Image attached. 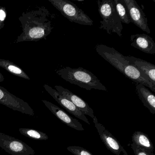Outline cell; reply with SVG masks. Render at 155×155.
<instances>
[{
	"label": "cell",
	"mask_w": 155,
	"mask_h": 155,
	"mask_svg": "<svg viewBox=\"0 0 155 155\" xmlns=\"http://www.w3.org/2000/svg\"><path fill=\"white\" fill-rule=\"evenodd\" d=\"M19 20L22 32L18 37L16 43L46 40L53 29L50 13L44 7L23 12Z\"/></svg>",
	"instance_id": "1"
},
{
	"label": "cell",
	"mask_w": 155,
	"mask_h": 155,
	"mask_svg": "<svg viewBox=\"0 0 155 155\" xmlns=\"http://www.w3.org/2000/svg\"><path fill=\"white\" fill-rule=\"evenodd\" d=\"M97 53L110 65L120 71L125 77L137 83L142 84L155 92V85L150 81L147 77L130 64L118 51L112 47L104 44H98L95 47Z\"/></svg>",
	"instance_id": "2"
},
{
	"label": "cell",
	"mask_w": 155,
	"mask_h": 155,
	"mask_svg": "<svg viewBox=\"0 0 155 155\" xmlns=\"http://www.w3.org/2000/svg\"><path fill=\"white\" fill-rule=\"evenodd\" d=\"M56 73L71 84L77 85L87 90H98L107 91L106 87L91 71L80 67L72 68L66 67L57 71Z\"/></svg>",
	"instance_id": "3"
},
{
	"label": "cell",
	"mask_w": 155,
	"mask_h": 155,
	"mask_svg": "<svg viewBox=\"0 0 155 155\" xmlns=\"http://www.w3.org/2000/svg\"><path fill=\"white\" fill-rule=\"evenodd\" d=\"M98 12L102 20L99 28L104 30L109 34L116 33L121 38L123 29L122 22L115 8L113 0H98Z\"/></svg>",
	"instance_id": "4"
},
{
	"label": "cell",
	"mask_w": 155,
	"mask_h": 155,
	"mask_svg": "<svg viewBox=\"0 0 155 155\" xmlns=\"http://www.w3.org/2000/svg\"><path fill=\"white\" fill-rule=\"evenodd\" d=\"M49 2L71 22L84 26H93V21L71 2L68 0H49Z\"/></svg>",
	"instance_id": "5"
},
{
	"label": "cell",
	"mask_w": 155,
	"mask_h": 155,
	"mask_svg": "<svg viewBox=\"0 0 155 155\" xmlns=\"http://www.w3.org/2000/svg\"><path fill=\"white\" fill-rule=\"evenodd\" d=\"M0 147L10 155H33L31 147L20 140L0 132Z\"/></svg>",
	"instance_id": "6"
},
{
	"label": "cell",
	"mask_w": 155,
	"mask_h": 155,
	"mask_svg": "<svg viewBox=\"0 0 155 155\" xmlns=\"http://www.w3.org/2000/svg\"><path fill=\"white\" fill-rule=\"evenodd\" d=\"M0 104L23 114L34 116V110L28 103L0 86Z\"/></svg>",
	"instance_id": "7"
},
{
	"label": "cell",
	"mask_w": 155,
	"mask_h": 155,
	"mask_svg": "<svg viewBox=\"0 0 155 155\" xmlns=\"http://www.w3.org/2000/svg\"><path fill=\"white\" fill-rule=\"evenodd\" d=\"M93 120L100 137L107 149L116 155H120L121 153L123 155H128L119 141L102 124L98 122L96 116Z\"/></svg>",
	"instance_id": "8"
},
{
	"label": "cell",
	"mask_w": 155,
	"mask_h": 155,
	"mask_svg": "<svg viewBox=\"0 0 155 155\" xmlns=\"http://www.w3.org/2000/svg\"><path fill=\"white\" fill-rule=\"evenodd\" d=\"M127 6L130 22L142 30L150 34L148 19L140 7L135 0H124Z\"/></svg>",
	"instance_id": "9"
},
{
	"label": "cell",
	"mask_w": 155,
	"mask_h": 155,
	"mask_svg": "<svg viewBox=\"0 0 155 155\" xmlns=\"http://www.w3.org/2000/svg\"><path fill=\"white\" fill-rule=\"evenodd\" d=\"M43 87L46 91L67 111L74 115L78 118L83 120L88 125H90V123L86 116L69 100L61 95L56 89H53L49 85L45 84Z\"/></svg>",
	"instance_id": "10"
},
{
	"label": "cell",
	"mask_w": 155,
	"mask_h": 155,
	"mask_svg": "<svg viewBox=\"0 0 155 155\" xmlns=\"http://www.w3.org/2000/svg\"><path fill=\"white\" fill-rule=\"evenodd\" d=\"M42 101L46 107L51 111V113L61 122L76 130L79 131H83L84 130L82 124L78 120L70 116L62 109L48 101L43 100Z\"/></svg>",
	"instance_id": "11"
},
{
	"label": "cell",
	"mask_w": 155,
	"mask_h": 155,
	"mask_svg": "<svg viewBox=\"0 0 155 155\" xmlns=\"http://www.w3.org/2000/svg\"><path fill=\"white\" fill-rule=\"evenodd\" d=\"M55 88L61 95L71 101L84 115H88L92 119L95 117L93 109L81 98L61 86H55Z\"/></svg>",
	"instance_id": "12"
},
{
	"label": "cell",
	"mask_w": 155,
	"mask_h": 155,
	"mask_svg": "<svg viewBox=\"0 0 155 155\" xmlns=\"http://www.w3.org/2000/svg\"><path fill=\"white\" fill-rule=\"evenodd\" d=\"M130 45L133 48L147 54H155V43L153 38L145 34H136L130 36Z\"/></svg>",
	"instance_id": "13"
},
{
	"label": "cell",
	"mask_w": 155,
	"mask_h": 155,
	"mask_svg": "<svg viewBox=\"0 0 155 155\" xmlns=\"http://www.w3.org/2000/svg\"><path fill=\"white\" fill-rule=\"evenodd\" d=\"M125 58L145 74L150 81L155 85V66L154 64L132 56H125Z\"/></svg>",
	"instance_id": "14"
},
{
	"label": "cell",
	"mask_w": 155,
	"mask_h": 155,
	"mask_svg": "<svg viewBox=\"0 0 155 155\" xmlns=\"http://www.w3.org/2000/svg\"><path fill=\"white\" fill-rule=\"evenodd\" d=\"M136 88L138 96L144 107L147 108L152 115H154L155 113V96L154 93L142 84L137 83Z\"/></svg>",
	"instance_id": "15"
},
{
	"label": "cell",
	"mask_w": 155,
	"mask_h": 155,
	"mask_svg": "<svg viewBox=\"0 0 155 155\" xmlns=\"http://www.w3.org/2000/svg\"><path fill=\"white\" fill-rule=\"evenodd\" d=\"M132 141L137 146L153 152L154 147L148 135L141 131H135L132 136Z\"/></svg>",
	"instance_id": "16"
},
{
	"label": "cell",
	"mask_w": 155,
	"mask_h": 155,
	"mask_svg": "<svg viewBox=\"0 0 155 155\" xmlns=\"http://www.w3.org/2000/svg\"><path fill=\"white\" fill-rule=\"evenodd\" d=\"M0 67L16 77L28 80L31 79L29 77L21 68L9 60L0 59Z\"/></svg>",
	"instance_id": "17"
},
{
	"label": "cell",
	"mask_w": 155,
	"mask_h": 155,
	"mask_svg": "<svg viewBox=\"0 0 155 155\" xmlns=\"http://www.w3.org/2000/svg\"><path fill=\"white\" fill-rule=\"evenodd\" d=\"M115 4V8L119 17L120 21L125 24H129L130 21L127 6L124 0H113Z\"/></svg>",
	"instance_id": "18"
},
{
	"label": "cell",
	"mask_w": 155,
	"mask_h": 155,
	"mask_svg": "<svg viewBox=\"0 0 155 155\" xmlns=\"http://www.w3.org/2000/svg\"><path fill=\"white\" fill-rule=\"evenodd\" d=\"M19 131L21 135L32 139L47 140L49 138L48 136L46 133L34 129L20 128Z\"/></svg>",
	"instance_id": "19"
},
{
	"label": "cell",
	"mask_w": 155,
	"mask_h": 155,
	"mask_svg": "<svg viewBox=\"0 0 155 155\" xmlns=\"http://www.w3.org/2000/svg\"><path fill=\"white\" fill-rule=\"evenodd\" d=\"M67 149L74 155H93L90 151L78 146H69Z\"/></svg>",
	"instance_id": "20"
},
{
	"label": "cell",
	"mask_w": 155,
	"mask_h": 155,
	"mask_svg": "<svg viewBox=\"0 0 155 155\" xmlns=\"http://www.w3.org/2000/svg\"><path fill=\"white\" fill-rule=\"evenodd\" d=\"M130 145L135 155H155L153 152L146 150L145 149L137 146L134 143L130 144Z\"/></svg>",
	"instance_id": "21"
},
{
	"label": "cell",
	"mask_w": 155,
	"mask_h": 155,
	"mask_svg": "<svg viewBox=\"0 0 155 155\" xmlns=\"http://www.w3.org/2000/svg\"><path fill=\"white\" fill-rule=\"evenodd\" d=\"M7 12L5 7L0 6V30L4 28Z\"/></svg>",
	"instance_id": "22"
},
{
	"label": "cell",
	"mask_w": 155,
	"mask_h": 155,
	"mask_svg": "<svg viewBox=\"0 0 155 155\" xmlns=\"http://www.w3.org/2000/svg\"><path fill=\"white\" fill-rule=\"evenodd\" d=\"M5 80L4 76H3L1 72H0V82H2Z\"/></svg>",
	"instance_id": "23"
}]
</instances>
